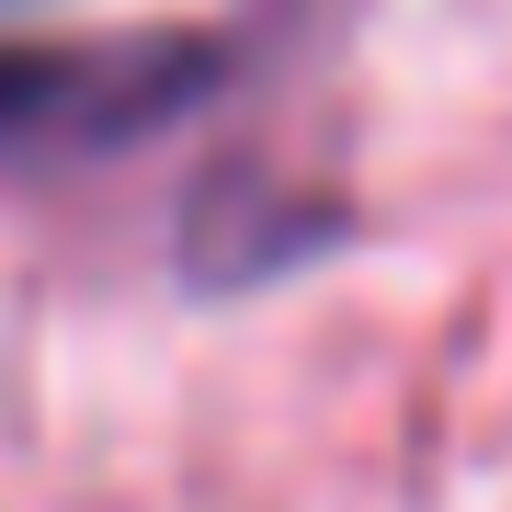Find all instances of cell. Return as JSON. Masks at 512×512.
I'll use <instances>...</instances> for the list:
<instances>
[{
	"label": "cell",
	"mask_w": 512,
	"mask_h": 512,
	"mask_svg": "<svg viewBox=\"0 0 512 512\" xmlns=\"http://www.w3.org/2000/svg\"><path fill=\"white\" fill-rule=\"evenodd\" d=\"M228 80L217 35H12L0 46V171H46L80 148L148 137L183 103H205Z\"/></svg>",
	"instance_id": "6da1fadb"
}]
</instances>
